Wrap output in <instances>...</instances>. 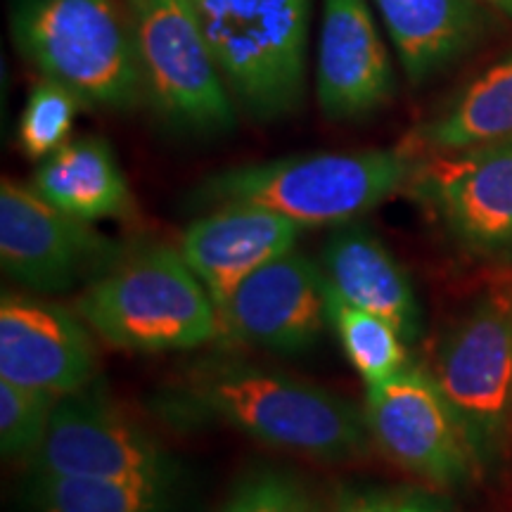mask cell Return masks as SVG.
<instances>
[{
  "label": "cell",
  "mask_w": 512,
  "mask_h": 512,
  "mask_svg": "<svg viewBox=\"0 0 512 512\" xmlns=\"http://www.w3.org/2000/svg\"><path fill=\"white\" fill-rule=\"evenodd\" d=\"M164 408L185 422H219L259 444L344 463L370 446L363 408L280 370L202 363L171 387Z\"/></svg>",
  "instance_id": "obj_1"
},
{
  "label": "cell",
  "mask_w": 512,
  "mask_h": 512,
  "mask_svg": "<svg viewBox=\"0 0 512 512\" xmlns=\"http://www.w3.org/2000/svg\"><path fill=\"white\" fill-rule=\"evenodd\" d=\"M418 155L387 150L311 152L223 169L197 188L202 204H254L302 228L344 226L406 190Z\"/></svg>",
  "instance_id": "obj_2"
},
{
  "label": "cell",
  "mask_w": 512,
  "mask_h": 512,
  "mask_svg": "<svg viewBox=\"0 0 512 512\" xmlns=\"http://www.w3.org/2000/svg\"><path fill=\"white\" fill-rule=\"evenodd\" d=\"M76 313L95 335L133 354L192 351L221 335V313L181 249L124 254L76 297Z\"/></svg>",
  "instance_id": "obj_3"
},
{
  "label": "cell",
  "mask_w": 512,
  "mask_h": 512,
  "mask_svg": "<svg viewBox=\"0 0 512 512\" xmlns=\"http://www.w3.org/2000/svg\"><path fill=\"white\" fill-rule=\"evenodd\" d=\"M10 36L38 74L88 107L128 112L143 102L136 46L119 0H10Z\"/></svg>",
  "instance_id": "obj_4"
},
{
  "label": "cell",
  "mask_w": 512,
  "mask_h": 512,
  "mask_svg": "<svg viewBox=\"0 0 512 512\" xmlns=\"http://www.w3.org/2000/svg\"><path fill=\"white\" fill-rule=\"evenodd\" d=\"M230 93L249 117L278 121L306 98L313 0H190Z\"/></svg>",
  "instance_id": "obj_5"
},
{
  "label": "cell",
  "mask_w": 512,
  "mask_h": 512,
  "mask_svg": "<svg viewBox=\"0 0 512 512\" xmlns=\"http://www.w3.org/2000/svg\"><path fill=\"white\" fill-rule=\"evenodd\" d=\"M143 102L164 126L214 138L238 126V102L223 79L190 0H124Z\"/></svg>",
  "instance_id": "obj_6"
},
{
  "label": "cell",
  "mask_w": 512,
  "mask_h": 512,
  "mask_svg": "<svg viewBox=\"0 0 512 512\" xmlns=\"http://www.w3.org/2000/svg\"><path fill=\"white\" fill-rule=\"evenodd\" d=\"M479 470L505 456L512 432V285L477 294L441 339L432 370Z\"/></svg>",
  "instance_id": "obj_7"
},
{
  "label": "cell",
  "mask_w": 512,
  "mask_h": 512,
  "mask_svg": "<svg viewBox=\"0 0 512 512\" xmlns=\"http://www.w3.org/2000/svg\"><path fill=\"white\" fill-rule=\"evenodd\" d=\"M406 190L465 254L512 266V140L418 157Z\"/></svg>",
  "instance_id": "obj_8"
},
{
  "label": "cell",
  "mask_w": 512,
  "mask_h": 512,
  "mask_svg": "<svg viewBox=\"0 0 512 512\" xmlns=\"http://www.w3.org/2000/svg\"><path fill=\"white\" fill-rule=\"evenodd\" d=\"M121 247L93 223L64 214L31 185L0 183V264L36 294L86 287L121 259Z\"/></svg>",
  "instance_id": "obj_9"
},
{
  "label": "cell",
  "mask_w": 512,
  "mask_h": 512,
  "mask_svg": "<svg viewBox=\"0 0 512 512\" xmlns=\"http://www.w3.org/2000/svg\"><path fill=\"white\" fill-rule=\"evenodd\" d=\"M373 444L401 470L441 489H460L482 475L463 427L432 373L406 366L366 389Z\"/></svg>",
  "instance_id": "obj_10"
},
{
  "label": "cell",
  "mask_w": 512,
  "mask_h": 512,
  "mask_svg": "<svg viewBox=\"0 0 512 512\" xmlns=\"http://www.w3.org/2000/svg\"><path fill=\"white\" fill-rule=\"evenodd\" d=\"M34 475L110 479L169 489L171 463L143 427L110 401L81 392L60 396L48 434L29 460Z\"/></svg>",
  "instance_id": "obj_11"
},
{
  "label": "cell",
  "mask_w": 512,
  "mask_h": 512,
  "mask_svg": "<svg viewBox=\"0 0 512 512\" xmlns=\"http://www.w3.org/2000/svg\"><path fill=\"white\" fill-rule=\"evenodd\" d=\"M221 332L235 342L297 356L330 328L328 280L309 256L287 252L249 275L219 309Z\"/></svg>",
  "instance_id": "obj_12"
},
{
  "label": "cell",
  "mask_w": 512,
  "mask_h": 512,
  "mask_svg": "<svg viewBox=\"0 0 512 512\" xmlns=\"http://www.w3.org/2000/svg\"><path fill=\"white\" fill-rule=\"evenodd\" d=\"M396 95L373 0H323L316 38V100L335 124L375 117Z\"/></svg>",
  "instance_id": "obj_13"
},
{
  "label": "cell",
  "mask_w": 512,
  "mask_h": 512,
  "mask_svg": "<svg viewBox=\"0 0 512 512\" xmlns=\"http://www.w3.org/2000/svg\"><path fill=\"white\" fill-rule=\"evenodd\" d=\"M79 313L31 294L0 299V380L55 396L86 389L98 368L91 332Z\"/></svg>",
  "instance_id": "obj_14"
},
{
  "label": "cell",
  "mask_w": 512,
  "mask_h": 512,
  "mask_svg": "<svg viewBox=\"0 0 512 512\" xmlns=\"http://www.w3.org/2000/svg\"><path fill=\"white\" fill-rule=\"evenodd\" d=\"M302 226L254 204H219L183 230L181 254L216 309L249 275L297 249Z\"/></svg>",
  "instance_id": "obj_15"
},
{
  "label": "cell",
  "mask_w": 512,
  "mask_h": 512,
  "mask_svg": "<svg viewBox=\"0 0 512 512\" xmlns=\"http://www.w3.org/2000/svg\"><path fill=\"white\" fill-rule=\"evenodd\" d=\"M320 268L330 290L356 309L394 325L406 342L420 332V304L396 256L368 226L344 223L323 245Z\"/></svg>",
  "instance_id": "obj_16"
},
{
  "label": "cell",
  "mask_w": 512,
  "mask_h": 512,
  "mask_svg": "<svg viewBox=\"0 0 512 512\" xmlns=\"http://www.w3.org/2000/svg\"><path fill=\"white\" fill-rule=\"evenodd\" d=\"M373 8L415 86L470 53L486 27L479 0H373Z\"/></svg>",
  "instance_id": "obj_17"
},
{
  "label": "cell",
  "mask_w": 512,
  "mask_h": 512,
  "mask_svg": "<svg viewBox=\"0 0 512 512\" xmlns=\"http://www.w3.org/2000/svg\"><path fill=\"white\" fill-rule=\"evenodd\" d=\"M31 188L64 214L95 223L124 219L133 209V195L119 159L107 140L72 138L55 155L43 159Z\"/></svg>",
  "instance_id": "obj_18"
},
{
  "label": "cell",
  "mask_w": 512,
  "mask_h": 512,
  "mask_svg": "<svg viewBox=\"0 0 512 512\" xmlns=\"http://www.w3.org/2000/svg\"><path fill=\"white\" fill-rule=\"evenodd\" d=\"M498 140H512V53L467 83L444 110L413 133L406 147L420 157Z\"/></svg>",
  "instance_id": "obj_19"
},
{
  "label": "cell",
  "mask_w": 512,
  "mask_h": 512,
  "mask_svg": "<svg viewBox=\"0 0 512 512\" xmlns=\"http://www.w3.org/2000/svg\"><path fill=\"white\" fill-rule=\"evenodd\" d=\"M330 330L342 344L356 373L363 377L366 387L380 384L408 366L406 339L389 320L375 313L356 309L342 297H337L328 285Z\"/></svg>",
  "instance_id": "obj_20"
},
{
  "label": "cell",
  "mask_w": 512,
  "mask_h": 512,
  "mask_svg": "<svg viewBox=\"0 0 512 512\" xmlns=\"http://www.w3.org/2000/svg\"><path fill=\"white\" fill-rule=\"evenodd\" d=\"M38 512H164L166 489L110 479L34 475Z\"/></svg>",
  "instance_id": "obj_21"
},
{
  "label": "cell",
  "mask_w": 512,
  "mask_h": 512,
  "mask_svg": "<svg viewBox=\"0 0 512 512\" xmlns=\"http://www.w3.org/2000/svg\"><path fill=\"white\" fill-rule=\"evenodd\" d=\"M86 105L72 88L41 76L27 95L17 124V145L22 155L43 162L72 140L74 121Z\"/></svg>",
  "instance_id": "obj_22"
},
{
  "label": "cell",
  "mask_w": 512,
  "mask_h": 512,
  "mask_svg": "<svg viewBox=\"0 0 512 512\" xmlns=\"http://www.w3.org/2000/svg\"><path fill=\"white\" fill-rule=\"evenodd\" d=\"M60 396L0 380V451L31 460L46 439Z\"/></svg>",
  "instance_id": "obj_23"
},
{
  "label": "cell",
  "mask_w": 512,
  "mask_h": 512,
  "mask_svg": "<svg viewBox=\"0 0 512 512\" xmlns=\"http://www.w3.org/2000/svg\"><path fill=\"white\" fill-rule=\"evenodd\" d=\"M226 512H311V501L294 477L259 472L238 486Z\"/></svg>",
  "instance_id": "obj_24"
},
{
  "label": "cell",
  "mask_w": 512,
  "mask_h": 512,
  "mask_svg": "<svg viewBox=\"0 0 512 512\" xmlns=\"http://www.w3.org/2000/svg\"><path fill=\"white\" fill-rule=\"evenodd\" d=\"M394 496L382 491H349L335 503L330 512H392Z\"/></svg>",
  "instance_id": "obj_25"
},
{
  "label": "cell",
  "mask_w": 512,
  "mask_h": 512,
  "mask_svg": "<svg viewBox=\"0 0 512 512\" xmlns=\"http://www.w3.org/2000/svg\"><path fill=\"white\" fill-rule=\"evenodd\" d=\"M392 512H448V510L425 494H403V496H394Z\"/></svg>",
  "instance_id": "obj_26"
},
{
  "label": "cell",
  "mask_w": 512,
  "mask_h": 512,
  "mask_svg": "<svg viewBox=\"0 0 512 512\" xmlns=\"http://www.w3.org/2000/svg\"><path fill=\"white\" fill-rule=\"evenodd\" d=\"M482 3L491 5V8L501 12V15H505L508 19H512V0H482Z\"/></svg>",
  "instance_id": "obj_27"
}]
</instances>
